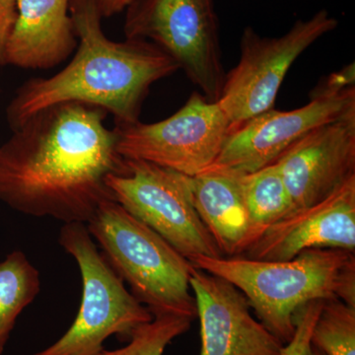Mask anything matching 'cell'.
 <instances>
[{"label": "cell", "mask_w": 355, "mask_h": 355, "mask_svg": "<svg viewBox=\"0 0 355 355\" xmlns=\"http://www.w3.org/2000/svg\"><path fill=\"white\" fill-rule=\"evenodd\" d=\"M108 113L83 103L43 110L0 144V202L26 216L87 223L114 198L107 178L127 169Z\"/></svg>", "instance_id": "1"}, {"label": "cell", "mask_w": 355, "mask_h": 355, "mask_svg": "<svg viewBox=\"0 0 355 355\" xmlns=\"http://www.w3.org/2000/svg\"><path fill=\"white\" fill-rule=\"evenodd\" d=\"M70 13L79 39L76 55L55 76L20 86L6 109L12 132L39 112L70 102L104 110L116 123H135L151 85L180 69L168 53L146 40H110L103 32L96 0H73Z\"/></svg>", "instance_id": "2"}, {"label": "cell", "mask_w": 355, "mask_h": 355, "mask_svg": "<svg viewBox=\"0 0 355 355\" xmlns=\"http://www.w3.org/2000/svg\"><path fill=\"white\" fill-rule=\"evenodd\" d=\"M188 260L239 289L284 345L294 335L298 311L311 301L340 300L355 307V254L347 250H306L288 261L202 254Z\"/></svg>", "instance_id": "3"}, {"label": "cell", "mask_w": 355, "mask_h": 355, "mask_svg": "<svg viewBox=\"0 0 355 355\" xmlns=\"http://www.w3.org/2000/svg\"><path fill=\"white\" fill-rule=\"evenodd\" d=\"M86 226L110 266L153 317L197 318L193 263L164 238L114 200L103 203Z\"/></svg>", "instance_id": "4"}, {"label": "cell", "mask_w": 355, "mask_h": 355, "mask_svg": "<svg viewBox=\"0 0 355 355\" xmlns=\"http://www.w3.org/2000/svg\"><path fill=\"white\" fill-rule=\"evenodd\" d=\"M58 242L80 270V307L60 340L32 355H98L110 336L128 340L135 329L153 321V314L128 291L98 251L85 223H64Z\"/></svg>", "instance_id": "5"}, {"label": "cell", "mask_w": 355, "mask_h": 355, "mask_svg": "<svg viewBox=\"0 0 355 355\" xmlns=\"http://www.w3.org/2000/svg\"><path fill=\"white\" fill-rule=\"evenodd\" d=\"M128 7V39L153 41L217 102L226 73L214 0H135Z\"/></svg>", "instance_id": "6"}, {"label": "cell", "mask_w": 355, "mask_h": 355, "mask_svg": "<svg viewBox=\"0 0 355 355\" xmlns=\"http://www.w3.org/2000/svg\"><path fill=\"white\" fill-rule=\"evenodd\" d=\"M354 113L352 64L331 74L305 106L292 111L268 110L232 128L211 168L238 175L258 171L311 130Z\"/></svg>", "instance_id": "7"}, {"label": "cell", "mask_w": 355, "mask_h": 355, "mask_svg": "<svg viewBox=\"0 0 355 355\" xmlns=\"http://www.w3.org/2000/svg\"><path fill=\"white\" fill-rule=\"evenodd\" d=\"M231 130L218 103L198 92L166 120L116 123L114 128L121 157L146 161L188 177L214 166Z\"/></svg>", "instance_id": "8"}, {"label": "cell", "mask_w": 355, "mask_h": 355, "mask_svg": "<svg viewBox=\"0 0 355 355\" xmlns=\"http://www.w3.org/2000/svg\"><path fill=\"white\" fill-rule=\"evenodd\" d=\"M338 20L322 9L307 20H298L279 37H263L245 28L240 60L226 73L217 103L232 128L273 109L287 72L301 53L338 27Z\"/></svg>", "instance_id": "9"}, {"label": "cell", "mask_w": 355, "mask_h": 355, "mask_svg": "<svg viewBox=\"0 0 355 355\" xmlns=\"http://www.w3.org/2000/svg\"><path fill=\"white\" fill-rule=\"evenodd\" d=\"M107 184L114 202L187 259L197 254L223 257L193 207L188 176L127 159V169L109 175Z\"/></svg>", "instance_id": "10"}, {"label": "cell", "mask_w": 355, "mask_h": 355, "mask_svg": "<svg viewBox=\"0 0 355 355\" xmlns=\"http://www.w3.org/2000/svg\"><path fill=\"white\" fill-rule=\"evenodd\" d=\"M275 163L291 197L289 214L324 200L355 176V113L311 130Z\"/></svg>", "instance_id": "11"}, {"label": "cell", "mask_w": 355, "mask_h": 355, "mask_svg": "<svg viewBox=\"0 0 355 355\" xmlns=\"http://www.w3.org/2000/svg\"><path fill=\"white\" fill-rule=\"evenodd\" d=\"M190 282L200 319V355H282L284 343L253 317L239 289L196 266Z\"/></svg>", "instance_id": "12"}, {"label": "cell", "mask_w": 355, "mask_h": 355, "mask_svg": "<svg viewBox=\"0 0 355 355\" xmlns=\"http://www.w3.org/2000/svg\"><path fill=\"white\" fill-rule=\"evenodd\" d=\"M310 249L355 253V176L324 200L275 222L246 253L252 260L288 261Z\"/></svg>", "instance_id": "13"}, {"label": "cell", "mask_w": 355, "mask_h": 355, "mask_svg": "<svg viewBox=\"0 0 355 355\" xmlns=\"http://www.w3.org/2000/svg\"><path fill=\"white\" fill-rule=\"evenodd\" d=\"M76 46L69 0H18L17 18L4 53L6 65L53 69Z\"/></svg>", "instance_id": "14"}, {"label": "cell", "mask_w": 355, "mask_h": 355, "mask_svg": "<svg viewBox=\"0 0 355 355\" xmlns=\"http://www.w3.org/2000/svg\"><path fill=\"white\" fill-rule=\"evenodd\" d=\"M241 176L209 168L197 176L188 177L191 200L200 220L222 256L231 258L246 253L256 241Z\"/></svg>", "instance_id": "15"}, {"label": "cell", "mask_w": 355, "mask_h": 355, "mask_svg": "<svg viewBox=\"0 0 355 355\" xmlns=\"http://www.w3.org/2000/svg\"><path fill=\"white\" fill-rule=\"evenodd\" d=\"M41 291L39 270L21 251L0 261V355L3 354L16 321Z\"/></svg>", "instance_id": "16"}, {"label": "cell", "mask_w": 355, "mask_h": 355, "mask_svg": "<svg viewBox=\"0 0 355 355\" xmlns=\"http://www.w3.org/2000/svg\"><path fill=\"white\" fill-rule=\"evenodd\" d=\"M241 183L257 241L266 229L289 214L291 197L275 162L242 175Z\"/></svg>", "instance_id": "17"}, {"label": "cell", "mask_w": 355, "mask_h": 355, "mask_svg": "<svg viewBox=\"0 0 355 355\" xmlns=\"http://www.w3.org/2000/svg\"><path fill=\"white\" fill-rule=\"evenodd\" d=\"M311 343L324 355H355V307L340 300L324 301Z\"/></svg>", "instance_id": "18"}, {"label": "cell", "mask_w": 355, "mask_h": 355, "mask_svg": "<svg viewBox=\"0 0 355 355\" xmlns=\"http://www.w3.org/2000/svg\"><path fill=\"white\" fill-rule=\"evenodd\" d=\"M188 318L162 315L135 329L125 347L103 349L98 355H164L166 347L190 330Z\"/></svg>", "instance_id": "19"}, {"label": "cell", "mask_w": 355, "mask_h": 355, "mask_svg": "<svg viewBox=\"0 0 355 355\" xmlns=\"http://www.w3.org/2000/svg\"><path fill=\"white\" fill-rule=\"evenodd\" d=\"M324 301H311L298 311L295 316V331L291 340L282 347V355H308L312 343L313 328Z\"/></svg>", "instance_id": "20"}, {"label": "cell", "mask_w": 355, "mask_h": 355, "mask_svg": "<svg viewBox=\"0 0 355 355\" xmlns=\"http://www.w3.org/2000/svg\"><path fill=\"white\" fill-rule=\"evenodd\" d=\"M18 0H0V65H6L4 53L17 18Z\"/></svg>", "instance_id": "21"}, {"label": "cell", "mask_w": 355, "mask_h": 355, "mask_svg": "<svg viewBox=\"0 0 355 355\" xmlns=\"http://www.w3.org/2000/svg\"><path fill=\"white\" fill-rule=\"evenodd\" d=\"M102 16L114 15L127 8L135 0H96Z\"/></svg>", "instance_id": "22"}, {"label": "cell", "mask_w": 355, "mask_h": 355, "mask_svg": "<svg viewBox=\"0 0 355 355\" xmlns=\"http://www.w3.org/2000/svg\"><path fill=\"white\" fill-rule=\"evenodd\" d=\"M308 355H324L323 352H320L319 349H317L316 347H313L312 349H311L309 354Z\"/></svg>", "instance_id": "23"}]
</instances>
